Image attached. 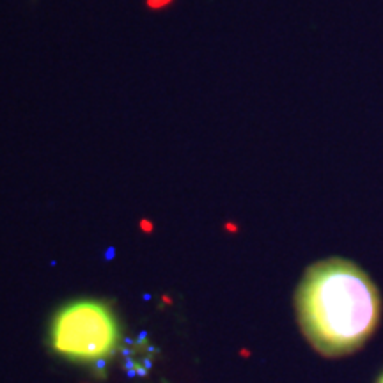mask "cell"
<instances>
[{"mask_svg": "<svg viewBox=\"0 0 383 383\" xmlns=\"http://www.w3.org/2000/svg\"><path fill=\"white\" fill-rule=\"evenodd\" d=\"M305 339L325 357H344L371 339L382 319L378 288L358 264L330 257L307 268L295 295Z\"/></svg>", "mask_w": 383, "mask_h": 383, "instance_id": "obj_1", "label": "cell"}, {"mask_svg": "<svg viewBox=\"0 0 383 383\" xmlns=\"http://www.w3.org/2000/svg\"><path fill=\"white\" fill-rule=\"evenodd\" d=\"M121 325L109 304L94 298L60 307L50 325L53 354L83 365H103L116 355Z\"/></svg>", "mask_w": 383, "mask_h": 383, "instance_id": "obj_2", "label": "cell"}, {"mask_svg": "<svg viewBox=\"0 0 383 383\" xmlns=\"http://www.w3.org/2000/svg\"><path fill=\"white\" fill-rule=\"evenodd\" d=\"M173 2L174 0H146V6L147 9H151V11H160V9L169 8Z\"/></svg>", "mask_w": 383, "mask_h": 383, "instance_id": "obj_3", "label": "cell"}, {"mask_svg": "<svg viewBox=\"0 0 383 383\" xmlns=\"http://www.w3.org/2000/svg\"><path fill=\"white\" fill-rule=\"evenodd\" d=\"M142 229L144 231H153V226H149L147 222H142Z\"/></svg>", "mask_w": 383, "mask_h": 383, "instance_id": "obj_4", "label": "cell"}, {"mask_svg": "<svg viewBox=\"0 0 383 383\" xmlns=\"http://www.w3.org/2000/svg\"><path fill=\"white\" fill-rule=\"evenodd\" d=\"M376 383H383V372H382V375H379V378H378V382H376Z\"/></svg>", "mask_w": 383, "mask_h": 383, "instance_id": "obj_5", "label": "cell"}]
</instances>
